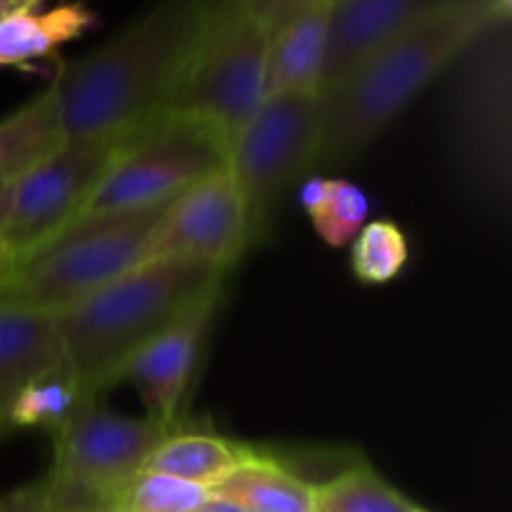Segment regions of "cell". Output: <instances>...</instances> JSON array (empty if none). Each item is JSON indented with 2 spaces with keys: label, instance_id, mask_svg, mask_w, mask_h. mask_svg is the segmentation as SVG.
Segmentation results:
<instances>
[{
  "label": "cell",
  "instance_id": "obj_1",
  "mask_svg": "<svg viewBox=\"0 0 512 512\" xmlns=\"http://www.w3.org/2000/svg\"><path fill=\"white\" fill-rule=\"evenodd\" d=\"M215 0H158L50 83L63 138H123L165 113Z\"/></svg>",
  "mask_w": 512,
  "mask_h": 512
},
{
  "label": "cell",
  "instance_id": "obj_2",
  "mask_svg": "<svg viewBox=\"0 0 512 512\" xmlns=\"http://www.w3.org/2000/svg\"><path fill=\"white\" fill-rule=\"evenodd\" d=\"M510 0H460L405 30L323 90L318 163L363 155L490 28L510 23Z\"/></svg>",
  "mask_w": 512,
  "mask_h": 512
},
{
  "label": "cell",
  "instance_id": "obj_3",
  "mask_svg": "<svg viewBox=\"0 0 512 512\" xmlns=\"http://www.w3.org/2000/svg\"><path fill=\"white\" fill-rule=\"evenodd\" d=\"M223 280L193 260L160 255L55 313L70 375L85 393L120 383L130 358Z\"/></svg>",
  "mask_w": 512,
  "mask_h": 512
},
{
  "label": "cell",
  "instance_id": "obj_4",
  "mask_svg": "<svg viewBox=\"0 0 512 512\" xmlns=\"http://www.w3.org/2000/svg\"><path fill=\"white\" fill-rule=\"evenodd\" d=\"M165 208L73 220L15 260L3 295L50 315L80 303L153 258Z\"/></svg>",
  "mask_w": 512,
  "mask_h": 512
},
{
  "label": "cell",
  "instance_id": "obj_5",
  "mask_svg": "<svg viewBox=\"0 0 512 512\" xmlns=\"http://www.w3.org/2000/svg\"><path fill=\"white\" fill-rule=\"evenodd\" d=\"M228 143L183 113H160L125 135L75 220L140 213L168 205L203 175L223 168Z\"/></svg>",
  "mask_w": 512,
  "mask_h": 512
},
{
  "label": "cell",
  "instance_id": "obj_6",
  "mask_svg": "<svg viewBox=\"0 0 512 512\" xmlns=\"http://www.w3.org/2000/svg\"><path fill=\"white\" fill-rule=\"evenodd\" d=\"M268 43V18L248 0H215L168 110L210 125L230 143L268 98Z\"/></svg>",
  "mask_w": 512,
  "mask_h": 512
},
{
  "label": "cell",
  "instance_id": "obj_7",
  "mask_svg": "<svg viewBox=\"0 0 512 512\" xmlns=\"http://www.w3.org/2000/svg\"><path fill=\"white\" fill-rule=\"evenodd\" d=\"M170 428L148 415L118 413L85 393L78 408L53 433V465L45 475L50 510L110 508L125 485L143 473L145 460Z\"/></svg>",
  "mask_w": 512,
  "mask_h": 512
},
{
  "label": "cell",
  "instance_id": "obj_8",
  "mask_svg": "<svg viewBox=\"0 0 512 512\" xmlns=\"http://www.w3.org/2000/svg\"><path fill=\"white\" fill-rule=\"evenodd\" d=\"M323 140V90L265 98L230 138L228 165L248 215L250 248L270 228L275 208L313 170Z\"/></svg>",
  "mask_w": 512,
  "mask_h": 512
},
{
  "label": "cell",
  "instance_id": "obj_9",
  "mask_svg": "<svg viewBox=\"0 0 512 512\" xmlns=\"http://www.w3.org/2000/svg\"><path fill=\"white\" fill-rule=\"evenodd\" d=\"M123 138H63L5 183L0 238L15 260L73 223Z\"/></svg>",
  "mask_w": 512,
  "mask_h": 512
},
{
  "label": "cell",
  "instance_id": "obj_10",
  "mask_svg": "<svg viewBox=\"0 0 512 512\" xmlns=\"http://www.w3.org/2000/svg\"><path fill=\"white\" fill-rule=\"evenodd\" d=\"M508 25L490 28L460 58L458 140L465 168L480 190L505 200L510 175Z\"/></svg>",
  "mask_w": 512,
  "mask_h": 512
},
{
  "label": "cell",
  "instance_id": "obj_11",
  "mask_svg": "<svg viewBox=\"0 0 512 512\" xmlns=\"http://www.w3.org/2000/svg\"><path fill=\"white\" fill-rule=\"evenodd\" d=\"M248 248L243 195L228 165H223L170 200L155 233L153 258L193 260L228 275Z\"/></svg>",
  "mask_w": 512,
  "mask_h": 512
},
{
  "label": "cell",
  "instance_id": "obj_12",
  "mask_svg": "<svg viewBox=\"0 0 512 512\" xmlns=\"http://www.w3.org/2000/svg\"><path fill=\"white\" fill-rule=\"evenodd\" d=\"M223 285L190 305L185 313L148 340L125 365L120 380H128L143 403L145 415L155 423L173 428L193 388L195 373L203 360L205 343L218 313Z\"/></svg>",
  "mask_w": 512,
  "mask_h": 512
},
{
  "label": "cell",
  "instance_id": "obj_13",
  "mask_svg": "<svg viewBox=\"0 0 512 512\" xmlns=\"http://www.w3.org/2000/svg\"><path fill=\"white\" fill-rule=\"evenodd\" d=\"M460 0H333L323 90L385 43Z\"/></svg>",
  "mask_w": 512,
  "mask_h": 512
},
{
  "label": "cell",
  "instance_id": "obj_14",
  "mask_svg": "<svg viewBox=\"0 0 512 512\" xmlns=\"http://www.w3.org/2000/svg\"><path fill=\"white\" fill-rule=\"evenodd\" d=\"M333 0L293 5L270 18L268 98L323 90Z\"/></svg>",
  "mask_w": 512,
  "mask_h": 512
},
{
  "label": "cell",
  "instance_id": "obj_15",
  "mask_svg": "<svg viewBox=\"0 0 512 512\" xmlns=\"http://www.w3.org/2000/svg\"><path fill=\"white\" fill-rule=\"evenodd\" d=\"M65 365L55 315L18 303L0 290V430L23 385Z\"/></svg>",
  "mask_w": 512,
  "mask_h": 512
},
{
  "label": "cell",
  "instance_id": "obj_16",
  "mask_svg": "<svg viewBox=\"0 0 512 512\" xmlns=\"http://www.w3.org/2000/svg\"><path fill=\"white\" fill-rule=\"evenodd\" d=\"M95 23L98 15L85 3L8 10L0 15V68H23L48 58L60 45L88 33Z\"/></svg>",
  "mask_w": 512,
  "mask_h": 512
},
{
  "label": "cell",
  "instance_id": "obj_17",
  "mask_svg": "<svg viewBox=\"0 0 512 512\" xmlns=\"http://www.w3.org/2000/svg\"><path fill=\"white\" fill-rule=\"evenodd\" d=\"M255 448L203 430H168L145 460L143 473H163L213 490L238 465L253 455Z\"/></svg>",
  "mask_w": 512,
  "mask_h": 512
},
{
  "label": "cell",
  "instance_id": "obj_18",
  "mask_svg": "<svg viewBox=\"0 0 512 512\" xmlns=\"http://www.w3.org/2000/svg\"><path fill=\"white\" fill-rule=\"evenodd\" d=\"M245 512H313L315 485L280 463L253 450L243 465L210 490Z\"/></svg>",
  "mask_w": 512,
  "mask_h": 512
},
{
  "label": "cell",
  "instance_id": "obj_19",
  "mask_svg": "<svg viewBox=\"0 0 512 512\" xmlns=\"http://www.w3.org/2000/svg\"><path fill=\"white\" fill-rule=\"evenodd\" d=\"M63 140L55 95L48 88L0 118V180H13Z\"/></svg>",
  "mask_w": 512,
  "mask_h": 512
},
{
  "label": "cell",
  "instance_id": "obj_20",
  "mask_svg": "<svg viewBox=\"0 0 512 512\" xmlns=\"http://www.w3.org/2000/svg\"><path fill=\"white\" fill-rule=\"evenodd\" d=\"M398 488L368 463L350 465L335 478L315 485L313 512H418Z\"/></svg>",
  "mask_w": 512,
  "mask_h": 512
},
{
  "label": "cell",
  "instance_id": "obj_21",
  "mask_svg": "<svg viewBox=\"0 0 512 512\" xmlns=\"http://www.w3.org/2000/svg\"><path fill=\"white\" fill-rule=\"evenodd\" d=\"M83 395L85 390L70 375L68 365L50 370L18 390L5 413V430L38 428L53 435L73 415Z\"/></svg>",
  "mask_w": 512,
  "mask_h": 512
},
{
  "label": "cell",
  "instance_id": "obj_22",
  "mask_svg": "<svg viewBox=\"0 0 512 512\" xmlns=\"http://www.w3.org/2000/svg\"><path fill=\"white\" fill-rule=\"evenodd\" d=\"M408 260V235L393 220H368L350 243V270L363 285L393 283Z\"/></svg>",
  "mask_w": 512,
  "mask_h": 512
},
{
  "label": "cell",
  "instance_id": "obj_23",
  "mask_svg": "<svg viewBox=\"0 0 512 512\" xmlns=\"http://www.w3.org/2000/svg\"><path fill=\"white\" fill-rule=\"evenodd\" d=\"M368 215L370 200L360 185L345 178H325L323 200L308 218L325 245L345 248L368 223Z\"/></svg>",
  "mask_w": 512,
  "mask_h": 512
},
{
  "label": "cell",
  "instance_id": "obj_24",
  "mask_svg": "<svg viewBox=\"0 0 512 512\" xmlns=\"http://www.w3.org/2000/svg\"><path fill=\"white\" fill-rule=\"evenodd\" d=\"M210 490L163 473H140L110 505L115 512H193Z\"/></svg>",
  "mask_w": 512,
  "mask_h": 512
},
{
  "label": "cell",
  "instance_id": "obj_25",
  "mask_svg": "<svg viewBox=\"0 0 512 512\" xmlns=\"http://www.w3.org/2000/svg\"><path fill=\"white\" fill-rule=\"evenodd\" d=\"M0 512H53L45 480H35V483L0 493Z\"/></svg>",
  "mask_w": 512,
  "mask_h": 512
},
{
  "label": "cell",
  "instance_id": "obj_26",
  "mask_svg": "<svg viewBox=\"0 0 512 512\" xmlns=\"http://www.w3.org/2000/svg\"><path fill=\"white\" fill-rule=\"evenodd\" d=\"M248 3L253 5L260 15H265V18L270 20V18H275L278 13H283V10L293 8V5L318 3V0H248Z\"/></svg>",
  "mask_w": 512,
  "mask_h": 512
},
{
  "label": "cell",
  "instance_id": "obj_27",
  "mask_svg": "<svg viewBox=\"0 0 512 512\" xmlns=\"http://www.w3.org/2000/svg\"><path fill=\"white\" fill-rule=\"evenodd\" d=\"M193 512H245V510L240 508V505L230 503V500L218 498V495L210 493V498L205 500L203 505H198V508H195Z\"/></svg>",
  "mask_w": 512,
  "mask_h": 512
},
{
  "label": "cell",
  "instance_id": "obj_28",
  "mask_svg": "<svg viewBox=\"0 0 512 512\" xmlns=\"http://www.w3.org/2000/svg\"><path fill=\"white\" fill-rule=\"evenodd\" d=\"M45 0H0V15L8 13V10H15V8H35L40 10V5H43Z\"/></svg>",
  "mask_w": 512,
  "mask_h": 512
},
{
  "label": "cell",
  "instance_id": "obj_29",
  "mask_svg": "<svg viewBox=\"0 0 512 512\" xmlns=\"http://www.w3.org/2000/svg\"><path fill=\"white\" fill-rule=\"evenodd\" d=\"M15 265V253L0 238V275H8Z\"/></svg>",
  "mask_w": 512,
  "mask_h": 512
},
{
  "label": "cell",
  "instance_id": "obj_30",
  "mask_svg": "<svg viewBox=\"0 0 512 512\" xmlns=\"http://www.w3.org/2000/svg\"><path fill=\"white\" fill-rule=\"evenodd\" d=\"M70 512H115L113 508H98V510H70Z\"/></svg>",
  "mask_w": 512,
  "mask_h": 512
},
{
  "label": "cell",
  "instance_id": "obj_31",
  "mask_svg": "<svg viewBox=\"0 0 512 512\" xmlns=\"http://www.w3.org/2000/svg\"><path fill=\"white\" fill-rule=\"evenodd\" d=\"M10 275V273H8ZM8 275H0V290L5 288V280H8Z\"/></svg>",
  "mask_w": 512,
  "mask_h": 512
},
{
  "label": "cell",
  "instance_id": "obj_32",
  "mask_svg": "<svg viewBox=\"0 0 512 512\" xmlns=\"http://www.w3.org/2000/svg\"><path fill=\"white\" fill-rule=\"evenodd\" d=\"M5 183H8V180H0V193H3V188H5Z\"/></svg>",
  "mask_w": 512,
  "mask_h": 512
},
{
  "label": "cell",
  "instance_id": "obj_33",
  "mask_svg": "<svg viewBox=\"0 0 512 512\" xmlns=\"http://www.w3.org/2000/svg\"><path fill=\"white\" fill-rule=\"evenodd\" d=\"M418 512H425V510H418Z\"/></svg>",
  "mask_w": 512,
  "mask_h": 512
},
{
  "label": "cell",
  "instance_id": "obj_34",
  "mask_svg": "<svg viewBox=\"0 0 512 512\" xmlns=\"http://www.w3.org/2000/svg\"><path fill=\"white\" fill-rule=\"evenodd\" d=\"M0 433H3V430H0Z\"/></svg>",
  "mask_w": 512,
  "mask_h": 512
}]
</instances>
